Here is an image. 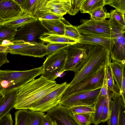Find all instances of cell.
Segmentation results:
<instances>
[{
    "instance_id": "1",
    "label": "cell",
    "mask_w": 125,
    "mask_h": 125,
    "mask_svg": "<svg viewBox=\"0 0 125 125\" xmlns=\"http://www.w3.org/2000/svg\"><path fill=\"white\" fill-rule=\"evenodd\" d=\"M87 44L85 46L87 56L76 67L74 76L68 87H74L89 80L111 61L108 49L98 45Z\"/></svg>"
},
{
    "instance_id": "2",
    "label": "cell",
    "mask_w": 125,
    "mask_h": 125,
    "mask_svg": "<svg viewBox=\"0 0 125 125\" xmlns=\"http://www.w3.org/2000/svg\"><path fill=\"white\" fill-rule=\"evenodd\" d=\"M61 84L41 76L21 86L17 93L14 105L16 109H29L38 101Z\"/></svg>"
},
{
    "instance_id": "3",
    "label": "cell",
    "mask_w": 125,
    "mask_h": 125,
    "mask_svg": "<svg viewBox=\"0 0 125 125\" xmlns=\"http://www.w3.org/2000/svg\"><path fill=\"white\" fill-rule=\"evenodd\" d=\"M42 66L29 70L16 71L0 70V91L5 94L32 81L42 74Z\"/></svg>"
},
{
    "instance_id": "4",
    "label": "cell",
    "mask_w": 125,
    "mask_h": 125,
    "mask_svg": "<svg viewBox=\"0 0 125 125\" xmlns=\"http://www.w3.org/2000/svg\"><path fill=\"white\" fill-rule=\"evenodd\" d=\"M81 20L82 24L76 27L82 35L94 34L115 38L125 33L123 32L109 20L96 21L91 18L89 20Z\"/></svg>"
},
{
    "instance_id": "5",
    "label": "cell",
    "mask_w": 125,
    "mask_h": 125,
    "mask_svg": "<svg viewBox=\"0 0 125 125\" xmlns=\"http://www.w3.org/2000/svg\"><path fill=\"white\" fill-rule=\"evenodd\" d=\"M66 57L65 49L48 55L43 64L41 76L48 80L55 81L64 72Z\"/></svg>"
},
{
    "instance_id": "6",
    "label": "cell",
    "mask_w": 125,
    "mask_h": 125,
    "mask_svg": "<svg viewBox=\"0 0 125 125\" xmlns=\"http://www.w3.org/2000/svg\"><path fill=\"white\" fill-rule=\"evenodd\" d=\"M45 43L43 41L37 43L13 41L7 45L6 52L11 54L42 58L45 55Z\"/></svg>"
},
{
    "instance_id": "7",
    "label": "cell",
    "mask_w": 125,
    "mask_h": 125,
    "mask_svg": "<svg viewBox=\"0 0 125 125\" xmlns=\"http://www.w3.org/2000/svg\"><path fill=\"white\" fill-rule=\"evenodd\" d=\"M48 31L38 20L27 23L17 30L14 41H23L29 43H40L42 42L40 37Z\"/></svg>"
},
{
    "instance_id": "8",
    "label": "cell",
    "mask_w": 125,
    "mask_h": 125,
    "mask_svg": "<svg viewBox=\"0 0 125 125\" xmlns=\"http://www.w3.org/2000/svg\"><path fill=\"white\" fill-rule=\"evenodd\" d=\"M101 88L71 95L62 99L59 104L68 109L79 106H94Z\"/></svg>"
},
{
    "instance_id": "9",
    "label": "cell",
    "mask_w": 125,
    "mask_h": 125,
    "mask_svg": "<svg viewBox=\"0 0 125 125\" xmlns=\"http://www.w3.org/2000/svg\"><path fill=\"white\" fill-rule=\"evenodd\" d=\"M69 86L64 82L30 107L29 110L43 112H47L59 104L63 95Z\"/></svg>"
},
{
    "instance_id": "10",
    "label": "cell",
    "mask_w": 125,
    "mask_h": 125,
    "mask_svg": "<svg viewBox=\"0 0 125 125\" xmlns=\"http://www.w3.org/2000/svg\"><path fill=\"white\" fill-rule=\"evenodd\" d=\"M106 66L102 68L89 80L74 87H68L64 92L62 99L73 94L101 88L105 75Z\"/></svg>"
},
{
    "instance_id": "11",
    "label": "cell",
    "mask_w": 125,
    "mask_h": 125,
    "mask_svg": "<svg viewBox=\"0 0 125 125\" xmlns=\"http://www.w3.org/2000/svg\"><path fill=\"white\" fill-rule=\"evenodd\" d=\"M65 50L67 57L64 71L74 72L78 65L86 57L88 51L85 47L78 43L70 44Z\"/></svg>"
},
{
    "instance_id": "12",
    "label": "cell",
    "mask_w": 125,
    "mask_h": 125,
    "mask_svg": "<svg viewBox=\"0 0 125 125\" xmlns=\"http://www.w3.org/2000/svg\"><path fill=\"white\" fill-rule=\"evenodd\" d=\"M57 125H81L69 109L60 104L47 112Z\"/></svg>"
},
{
    "instance_id": "13",
    "label": "cell",
    "mask_w": 125,
    "mask_h": 125,
    "mask_svg": "<svg viewBox=\"0 0 125 125\" xmlns=\"http://www.w3.org/2000/svg\"><path fill=\"white\" fill-rule=\"evenodd\" d=\"M23 12L15 0H0V18L4 22L14 19Z\"/></svg>"
},
{
    "instance_id": "14",
    "label": "cell",
    "mask_w": 125,
    "mask_h": 125,
    "mask_svg": "<svg viewBox=\"0 0 125 125\" xmlns=\"http://www.w3.org/2000/svg\"><path fill=\"white\" fill-rule=\"evenodd\" d=\"M125 33H123L114 38V43L109 51L112 60L125 63Z\"/></svg>"
},
{
    "instance_id": "15",
    "label": "cell",
    "mask_w": 125,
    "mask_h": 125,
    "mask_svg": "<svg viewBox=\"0 0 125 125\" xmlns=\"http://www.w3.org/2000/svg\"><path fill=\"white\" fill-rule=\"evenodd\" d=\"M82 35V37L78 43L82 44H93L98 45L106 48L109 51L114 42L115 38L94 34Z\"/></svg>"
},
{
    "instance_id": "16",
    "label": "cell",
    "mask_w": 125,
    "mask_h": 125,
    "mask_svg": "<svg viewBox=\"0 0 125 125\" xmlns=\"http://www.w3.org/2000/svg\"><path fill=\"white\" fill-rule=\"evenodd\" d=\"M70 6V0H47L43 11L63 16L67 13Z\"/></svg>"
},
{
    "instance_id": "17",
    "label": "cell",
    "mask_w": 125,
    "mask_h": 125,
    "mask_svg": "<svg viewBox=\"0 0 125 125\" xmlns=\"http://www.w3.org/2000/svg\"><path fill=\"white\" fill-rule=\"evenodd\" d=\"M19 88L11 90L6 93L0 102V119L10 112L14 108V105L17 93Z\"/></svg>"
},
{
    "instance_id": "18",
    "label": "cell",
    "mask_w": 125,
    "mask_h": 125,
    "mask_svg": "<svg viewBox=\"0 0 125 125\" xmlns=\"http://www.w3.org/2000/svg\"><path fill=\"white\" fill-rule=\"evenodd\" d=\"M23 12L35 16L45 6L47 0H15Z\"/></svg>"
},
{
    "instance_id": "19",
    "label": "cell",
    "mask_w": 125,
    "mask_h": 125,
    "mask_svg": "<svg viewBox=\"0 0 125 125\" xmlns=\"http://www.w3.org/2000/svg\"><path fill=\"white\" fill-rule=\"evenodd\" d=\"M43 26L47 29L48 32L52 34L63 35L65 24L67 21L62 20H38Z\"/></svg>"
},
{
    "instance_id": "20",
    "label": "cell",
    "mask_w": 125,
    "mask_h": 125,
    "mask_svg": "<svg viewBox=\"0 0 125 125\" xmlns=\"http://www.w3.org/2000/svg\"><path fill=\"white\" fill-rule=\"evenodd\" d=\"M109 118L106 121L108 125H118L119 115L122 105L124 104L121 95H115L112 98Z\"/></svg>"
},
{
    "instance_id": "21",
    "label": "cell",
    "mask_w": 125,
    "mask_h": 125,
    "mask_svg": "<svg viewBox=\"0 0 125 125\" xmlns=\"http://www.w3.org/2000/svg\"><path fill=\"white\" fill-rule=\"evenodd\" d=\"M36 17L28 13L23 12L20 16L10 21L4 22L1 25L13 29H17L29 23L37 21Z\"/></svg>"
},
{
    "instance_id": "22",
    "label": "cell",
    "mask_w": 125,
    "mask_h": 125,
    "mask_svg": "<svg viewBox=\"0 0 125 125\" xmlns=\"http://www.w3.org/2000/svg\"><path fill=\"white\" fill-rule=\"evenodd\" d=\"M41 41L45 43H53L76 44L79 41L64 36L52 34L48 32L44 33L40 38Z\"/></svg>"
},
{
    "instance_id": "23",
    "label": "cell",
    "mask_w": 125,
    "mask_h": 125,
    "mask_svg": "<svg viewBox=\"0 0 125 125\" xmlns=\"http://www.w3.org/2000/svg\"><path fill=\"white\" fill-rule=\"evenodd\" d=\"M110 66L112 75L116 85L120 90L121 95L122 92V84L125 63L112 60Z\"/></svg>"
},
{
    "instance_id": "24",
    "label": "cell",
    "mask_w": 125,
    "mask_h": 125,
    "mask_svg": "<svg viewBox=\"0 0 125 125\" xmlns=\"http://www.w3.org/2000/svg\"><path fill=\"white\" fill-rule=\"evenodd\" d=\"M109 13L110 17L109 21L123 32L125 33V14L116 9L111 10Z\"/></svg>"
},
{
    "instance_id": "25",
    "label": "cell",
    "mask_w": 125,
    "mask_h": 125,
    "mask_svg": "<svg viewBox=\"0 0 125 125\" xmlns=\"http://www.w3.org/2000/svg\"><path fill=\"white\" fill-rule=\"evenodd\" d=\"M111 61L106 66V70L107 80L108 89L112 98L115 94L121 95L119 89L115 84L112 72Z\"/></svg>"
},
{
    "instance_id": "26",
    "label": "cell",
    "mask_w": 125,
    "mask_h": 125,
    "mask_svg": "<svg viewBox=\"0 0 125 125\" xmlns=\"http://www.w3.org/2000/svg\"><path fill=\"white\" fill-rule=\"evenodd\" d=\"M105 5V0H84L80 11L81 13L89 14L96 9Z\"/></svg>"
},
{
    "instance_id": "27",
    "label": "cell",
    "mask_w": 125,
    "mask_h": 125,
    "mask_svg": "<svg viewBox=\"0 0 125 125\" xmlns=\"http://www.w3.org/2000/svg\"><path fill=\"white\" fill-rule=\"evenodd\" d=\"M17 30L7 27L3 25L0 26V45L5 41H13Z\"/></svg>"
},
{
    "instance_id": "28",
    "label": "cell",
    "mask_w": 125,
    "mask_h": 125,
    "mask_svg": "<svg viewBox=\"0 0 125 125\" xmlns=\"http://www.w3.org/2000/svg\"><path fill=\"white\" fill-rule=\"evenodd\" d=\"M104 97L99 96L94 106L95 112L94 114L93 123L95 125L99 123L100 120L104 106Z\"/></svg>"
},
{
    "instance_id": "29",
    "label": "cell",
    "mask_w": 125,
    "mask_h": 125,
    "mask_svg": "<svg viewBox=\"0 0 125 125\" xmlns=\"http://www.w3.org/2000/svg\"><path fill=\"white\" fill-rule=\"evenodd\" d=\"M103 7L98 8L89 13L91 15L90 18L95 21L98 22L104 21L106 18H110V13L104 10Z\"/></svg>"
},
{
    "instance_id": "30",
    "label": "cell",
    "mask_w": 125,
    "mask_h": 125,
    "mask_svg": "<svg viewBox=\"0 0 125 125\" xmlns=\"http://www.w3.org/2000/svg\"><path fill=\"white\" fill-rule=\"evenodd\" d=\"M28 109H19L15 113L14 125H29Z\"/></svg>"
},
{
    "instance_id": "31",
    "label": "cell",
    "mask_w": 125,
    "mask_h": 125,
    "mask_svg": "<svg viewBox=\"0 0 125 125\" xmlns=\"http://www.w3.org/2000/svg\"><path fill=\"white\" fill-rule=\"evenodd\" d=\"M76 27V26L71 25L67 21L65 24L63 35L79 42L82 38V35L79 32Z\"/></svg>"
},
{
    "instance_id": "32",
    "label": "cell",
    "mask_w": 125,
    "mask_h": 125,
    "mask_svg": "<svg viewBox=\"0 0 125 125\" xmlns=\"http://www.w3.org/2000/svg\"><path fill=\"white\" fill-rule=\"evenodd\" d=\"M94 113H74L73 115L81 125H91L93 123Z\"/></svg>"
},
{
    "instance_id": "33",
    "label": "cell",
    "mask_w": 125,
    "mask_h": 125,
    "mask_svg": "<svg viewBox=\"0 0 125 125\" xmlns=\"http://www.w3.org/2000/svg\"><path fill=\"white\" fill-rule=\"evenodd\" d=\"M29 125H40L45 115L44 112L28 109Z\"/></svg>"
},
{
    "instance_id": "34",
    "label": "cell",
    "mask_w": 125,
    "mask_h": 125,
    "mask_svg": "<svg viewBox=\"0 0 125 125\" xmlns=\"http://www.w3.org/2000/svg\"><path fill=\"white\" fill-rule=\"evenodd\" d=\"M104 104L100 123L106 122L109 118L111 110L112 99L111 98L104 97Z\"/></svg>"
},
{
    "instance_id": "35",
    "label": "cell",
    "mask_w": 125,
    "mask_h": 125,
    "mask_svg": "<svg viewBox=\"0 0 125 125\" xmlns=\"http://www.w3.org/2000/svg\"><path fill=\"white\" fill-rule=\"evenodd\" d=\"M71 44L66 43H47L46 45L45 55H48L59 50L65 49Z\"/></svg>"
},
{
    "instance_id": "36",
    "label": "cell",
    "mask_w": 125,
    "mask_h": 125,
    "mask_svg": "<svg viewBox=\"0 0 125 125\" xmlns=\"http://www.w3.org/2000/svg\"><path fill=\"white\" fill-rule=\"evenodd\" d=\"M105 5L113 7L124 14L125 13V0H105Z\"/></svg>"
},
{
    "instance_id": "37",
    "label": "cell",
    "mask_w": 125,
    "mask_h": 125,
    "mask_svg": "<svg viewBox=\"0 0 125 125\" xmlns=\"http://www.w3.org/2000/svg\"><path fill=\"white\" fill-rule=\"evenodd\" d=\"M84 0H70V6L67 13L72 16L77 14L80 10Z\"/></svg>"
},
{
    "instance_id": "38",
    "label": "cell",
    "mask_w": 125,
    "mask_h": 125,
    "mask_svg": "<svg viewBox=\"0 0 125 125\" xmlns=\"http://www.w3.org/2000/svg\"><path fill=\"white\" fill-rule=\"evenodd\" d=\"M36 17L38 18V20H52L64 19L63 16L57 15L48 12H40L36 15Z\"/></svg>"
},
{
    "instance_id": "39",
    "label": "cell",
    "mask_w": 125,
    "mask_h": 125,
    "mask_svg": "<svg viewBox=\"0 0 125 125\" xmlns=\"http://www.w3.org/2000/svg\"><path fill=\"white\" fill-rule=\"evenodd\" d=\"M72 114L74 113H94V106H79L69 109Z\"/></svg>"
},
{
    "instance_id": "40",
    "label": "cell",
    "mask_w": 125,
    "mask_h": 125,
    "mask_svg": "<svg viewBox=\"0 0 125 125\" xmlns=\"http://www.w3.org/2000/svg\"><path fill=\"white\" fill-rule=\"evenodd\" d=\"M99 96L112 98L110 94L109 91L108 89L106 68L103 84L101 87Z\"/></svg>"
},
{
    "instance_id": "41",
    "label": "cell",
    "mask_w": 125,
    "mask_h": 125,
    "mask_svg": "<svg viewBox=\"0 0 125 125\" xmlns=\"http://www.w3.org/2000/svg\"><path fill=\"white\" fill-rule=\"evenodd\" d=\"M13 123L12 115L10 113L0 119V125H13Z\"/></svg>"
},
{
    "instance_id": "42",
    "label": "cell",
    "mask_w": 125,
    "mask_h": 125,
    "mask_svg": "<svg viewBox=\"0 0 125 125\" xmlns=\"http://www.w3.org/2000/svg\"><path fill=\"white\" fill-rule=\"evenodd\" d=\"M118 125H125V105L123 104L119 115Z\"/></svg>"
},
{
    "instance_id": "43",
    "label": "cell",
    "mask_w": 125,
    "mask_h": 125,
    "mask_svg": "<svg viewBox=\"0 0 125 125\" xmlns=\"http://www.w3.org/2000/svg\"><path fill=\"white\" fill-rule=\"evenodd\" d=\"M122 89V92L121 96L123 104L125 105V68L123 70Z\"/></svg>"
},
{
    "instance_id": "44",
    "label": "cell",
    "mask_w": 125,
    "mask_h": 125,
    "mask_svg": "<svg viewBox=\"0 0 125 125\" xmlns=\"http://www.w3.org/2000/svg\"><path fill=\"white\" fill-rule=\"evenodd\" d=\"M8 53L6 52H0V67L3 64L10 62L7 57Z\"/></svg>"
},
{
    "instance_id": "45",
    "label": "cell",
    "mask_w": 125,
    "mask_h": 125,
    "mask_svg": "<svg viewBox=\"0 0 125 125\" xmlns=\"http://www.w3.org/2000/svg\"><path fill=\"white\" fill-rule=\"evenodd\" d=\"M40 125H53V120L47 114L45 115Z\"/></svg>"
},
{
    "instance_id": "46",
    "label": "cell",
    "mask_w": 125,
    "mask_h": 125,
    "mask_svg": "<svg viewBox=\"0 0 125 125\" xmlns=\"http://www.w3.org/2000/svg\"><path fill=\"white\" fill-rule=\"evenodd\" d=\"M7 47V45H0V52H6V51Z\"/></svg>"
},
{
    "instance_id": "47",
    "label": "cell",
    "mask_w": 125,
    "mask_h": 125,
    "mask_svg": "<svg viewBox=\"0 0 125 125\" xmlns=\"http://www.w3.org/2000/svg\"><path fill=\"white\" fill-rule=\"evenodd\" d=\"M4 95V94L2 92L0 91V102L3 98Z\"/></svg>"
},
{
    "instance_id": "48",
    "label": "cell",
    "mask_w": 125,
    "mask_h": 125,
    "mask_svg": "<svg viewBox=\"0 0 125 125\" xmlns=\"http://www.w3.org/2000/svg\"><path fill=\"white\" fill-rule=\"evenodd\" d=\"M4 22V21L0 18V26Z\"/></svg>"
},
{
    "instance_id": "49",
    "label": "cell",
    "mask_w": 125,
    "mask_h": 125,
    "mask_svg": "<svg viewBox=\"0 0 125 125\" xmlns=\"http://www.w3.org/2000/svg\"><path fill=\"white\" fill-rule=\"evenodd\" d=\"M53 125H57L55 120L53 121Z\"/></svg>"
}]
</instances>
